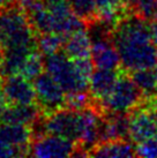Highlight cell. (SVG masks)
I'll list each match as a JSON object with an SVG mask.
<instances>
[{
	"instance_id": "cell-1",
	"label": "cell",
	"mask_w": 157,
	"mask_h": 158,
	"mask_svg": "<svg viewBox=\"0 0 157 158\" xmlns=\"http://www.w3.org/2000/svg\"><path fill=\"white\" fill-rule=\"evenodd\" d=\"M112 42L119 52L121 67L127 72L154 68L157 60V45L150 21L129 14L122 18L112 30Z\"/></svg>"
},
{
	"instance_id": "cell-2",
	"label": "cell",
	"mask_w": 157,
	"mask_h": 158,
	"mask_svg": "<svg viewBox=\"0 0 157 158\" xmlns=\"http://www.w3.org/2000/svg\"><path fill=\"white\" fill-rule=\"evenodd\" d=\"M0 46L4 51L38 48L37 32L20 5L0 9Z\"/></svg>"
},
{
	"instance_id": "cell-3",
	"label": "cell",
	"mask_w": 157,
	"mask_h": 158,
	"mask_svg": "<svg viewBox=\"0 0 157 158\" xmlns=\"http://www.w3.org/2000/svg\"><path fill=\"white\" fill-rule=\"evenodd\" d=\"M82 111L62 107L48 114H42L32 126V137L52 134L78 143L82 135Z\"/></svg>"
},
{
	"instance_id": "cell-4",
	"label": "cell",
	"mask_w": 157,
	"mask_h": 158,
	"mask_svg": "<svg viewBox=\"0 0 157 158\" xmlns=\"http://www.w3.org/2000/svg\"><path fill=\"white\" fill-rule=\"evenodd\" d=\"M143 98L142 92L132 79L129 72L121 67L117 82L109 97L102 103H96L92 99L91 101L104 112V114H111L128 113L134 110L143 101Z\"/></svg>"
},
{
	"instance_id": "cell-5",
	"label": "cell",
	"mask_w": 157,
	"mask_h": 158,
	"mask_svg": "<svg viewBox=\"0 0 157 158\" xmlns=\"http://www.w3.org/2000/svg\"><path fill=\"white\" fill-rule=\"evenodd\" d=\"M44 68L64 89L66 95L89 91V81L80 74L73 59L64 51L44 57Z\"/></svg>"
},
{
	"instance_id": "cell-6",
	"label": "cell",
	"mask_w": 157,
	"mask_h": 158,
	"mask_svg": "<svg viewBox=\"0 0 157 158\" xmlns=\"http://www.w3.org/2000/svg\"><path fill=\"white\" fill-rule=\"evenodd\" d=\"M36 103L43 114L66 107V92L48 72H42L34 80Z\"/></svg>"
},
{
	"instance_id": "cell-7",
	"label": "cell",
	"mask_w": 157,
	"mask_h": 158,
	"mask_svg": "<svg viewBox=\"0 0 157 158\" xmlns=\"http://www.w3.org/2000/svg\"><path fill=\"white\" fill-rule=\"evenodd\" d=\"M76 143L66 137L52 134H44L32 137L29 156L39 158L73 157Z\"/></svg>"
},
{
	"instance_id": "cell-8",
	"label": "cell",
	"mask_w": 157,
	"mask_h": 158,
	"mask_svg": "<svg viewBox=\"0 0 157 158\" xmlns=\"http://www.w3.org/2000/svg\"><path fill=\"white\" fill-rule=\"evenodd\" d=\"M1 89L9 105H32L36 103V90L30 80L19 74L2 76Z\"/></svg>"
},
{
	"instance_id": "cell-9",
	"label": "cell",
	"mask_w": 157,
	"mask_h": 158,
	"mask_svg": "<svg viewBox=\"0 0 157 158\" xmlns=\"http://www.w3.org/2000/svg\"><path fill=\"white\" fill-rule=\"evenodd\" d=\"M0 137L15 149L22 156H29L30 144L32 141V128L21 123H0Z\"/></svg>"
},
{
	"instance_id": "cell-10",
	"label": "cell",
	"mask_w": 157,
	"mask_h": 158,
	"mask_svg": "<svg viewBox=\"0 0 157 158\" xmlns=\"http://www.w3.org/2000/svg\"><path fill=\"white\" fill-rule=\"evenodd\" d=\"M91 59L96 68H121V59L112 42V38L91 40Z\"/></svg>"
},
{
	"instance_id": "cell-11",
	"label": "cell",
	"mask_w": 157,
	"mask_h": 158,
	"mask_svg": "<svg viewBox=\"0 0 157 158\" xmlns=\"http://www.w3.org/2000/svg\"><path fill=\"white\" fill-rule=\"evenodd\" d=\"M120 73L119 69H105L96 68L92 73L89 81V94L94 102L102 103L106 99L113 87Z\"/></svg>"
},
{
	"instance_id": "cell-12",
	"label": "cell",
	"mask_w": 157,
	"mask_h": 158,
	"mask_svg": "<svg viewBox=\"0 0 157 158\" xmlns=\"http://www.w3.org/2000/svg\"><path fill=\"white\" fill-rule=\"evenodd\" d=\"M42 110L37 104L32 105H7L0 113V123H21L34 126L42 117Z\"/></svg>"
},
{
	"instance_id": "cell-13",
	"label": "cell",
	"mask_w": 157,
	"mask_h": 158,
	"mask_svg": "<svg viewBox=\"0 0 157 158\" xmlns=\"http://www.w3.org/2000/svg\"><path fill=\"white\" fill-rule=\"evenodd\" d=\"M89 157H136L135 144L131 140H109L96 144Z\"/></svg>"
},
{
	"instance_id": "cell-14",
	"label": "cell",
	"mask_w": 157,
	"mask_h": 158,
	"mask_svg": "<svg viewBox=\"0 0 157 158\" xmlns=\"http://www.w3.org/2000/svg\"><path fill=\"white\" fill-rule=\"evenodd\" d=\"M62 51L70 59L91 57V40L86 29H81L70 35L65 40Z\"/></svg>"
},
{
	"instance_id": "cell-15",
	"label": "cell",
	"mask_w": 157,
	"mask_h": 158,
	"mask_svg": "<svg viewBox=\"0 0 157 158\" xmlns=\"http://www.w3.org/2000/svg\"><path fill=\"white\" fill-rule=\"evenodd\" d=\"M129 74L144 98L157 96V75L154 68L133 70L129 72Z\"/></svg>"
},
{
	"instance_id": "cell-16",
	"label": "cell",
	"mask_w": 157,
	"mask_h": 158,
	"mask_svg": "<svg viewBox=\"0 0 157 158\" xmlns=\"http://www.w3.org/2000/svg\"><path fill=\"white\" fill-rule=\"evenodd\" d=\"M67 37L59 34H38L37 35V46L43 57L57 53L59 51H62L65 40Z\"/></svg>"
},
{
	"instance_id": "cell-17",
	"label": "cell",
	"mask_w": 157,
	"mask_h": 158,
	"mask_svg": "<svg viewBox=\"0 0 157 158\" xmlns=\"http://www.w3.org/2000/svg\"><path fill=\"white\" fill-rule=\"evenodd\" d=\"M73 13L82 20L86 27L96 20L97 8L95 0H70Z\"/></svg>"
},
{
	"instance_id": "cell-18",
	"label": "cell",
	"mask_w": 157,
	"mask_h": 158,
	"mask_svg": "<svg viewBox=\"0 0 157 158\" xmlns=\"http://www.w3.org/2000/svg\"><path fill=\"white\" fill-rule=\"evenodd\" d=\"M44 69H45L44 68V57L37 48L28 56L19 75H22L26 79L34 81Z\"/></svg>"
},
{
	"instance_id": "cell-19",
	"label": "cell",
	"mask_w": 157,
	"mask_h": 158,
	"mask_svg": "<svg viewBox=\"0 0 157 158\" xmlns=\"http://www.w3.org/2000/svg\"><path fill=\"white\" fill-rule=\"evenodd\" d=\"M132 14L147 21H153L157 16V0H128Z\"/></svg>"
},
{
	"instance_id": "cell-20",
	"label": "cell",
	"mask_w": 157,
	"mask_h": 158,
	"mask_svg": "<svg viewBox=\"0 0 157 158\" xmlns=\"http://www.w3.org/2000/svg\"><path fill=\"white\" fill-rule=\"evenodd\" d=\"M136 157L156 158L157 157V134L135 144Z\"/></svg>"
},
{
	"instance_id": "cell-21",
	"label": "cell",
	"mask_w": 157,
	"mask_h": 158,
	"mask_svg": "<svg viewBox=\"0 0 157 158\" xmlns=\"http://www.w3.org/2000/svg\"><path fill=\"white\" fill-rule=\"evenodd\" d=\"M0 157H23V156L18 149L7 144L0 137Z\"/></svg>"
},
{
	"instance_id": "cell-22",
	"label": "cell",
	"mask_w": 157,
	"mask_h": 158,
	"mask_svg": "<svg viewBox=\"0 0 157 158\" xmlns=\"http://www.w3.org/2000/svg\"><path fill=\"white\" fill-rule=\"evenodd\" d=\"M150 24H151V32H153L154 42H155V44L157 45V16L150 22Z\"/></svg>"
},
{
	"instance_id": "cell-23",
	"label": "cell",
	"mask_w": 157,
	"mask_h": 158,
	"mask_svg": "<svg viewBox=\"0 0 157 158\" xmlns=\"http://www.w3.org/2000/svg\"><path fill=\"white\" fill-rule=\"evenodd\" d=\"M8 105V103L6 101V98H5V95L4 92H2V89L0 87V113L2 112V111L6 109V106Z\"/></svg>"
},
{
	"instance_id": "cell-24",
	"label": "cell",
	"mask_w": 157,
	"mask_h": 158,
	"mask_svg": "<svg viewBox=\"0 0 157 158\" xmlns=\"http://www.w3.org/2000/svg\"><path fill=\"white\" fill-rule=\"evenodd\" d=\"M18 4L16 0H0V9L6 8V7H9L12 5Z\"/></svg>"
},
{
	"instance_id": "cell-25",
	"label": "cell",
	"mask_w": 157,
	"mask_h": 158,
	"mask_svg": "<svg viewBox=\"0 0 157 158\" xmlns=\"http://www.w3.org/2000/svg\"><path fill=\"white\" fill-rule=\"evenodd\" d=\"M154 70H155V73L157 75V60H156V64H155V66H154Z\"/></svg>"
},
{
	"instance_id": "cell-26",
	"label": "cell",
	"mask_w": 157,
	"mask_h": 158,
	"mask_svg": "<svg viewBox=\"0 0 157 158\" xmlns=\"http://www.w3.org/2000/svg\"><path fill=\"white\" fill-rule=\"evenodd\" d=\"M1 81H2V76L0 75V87H1Z\"/></svg>"
}]
</instances>
